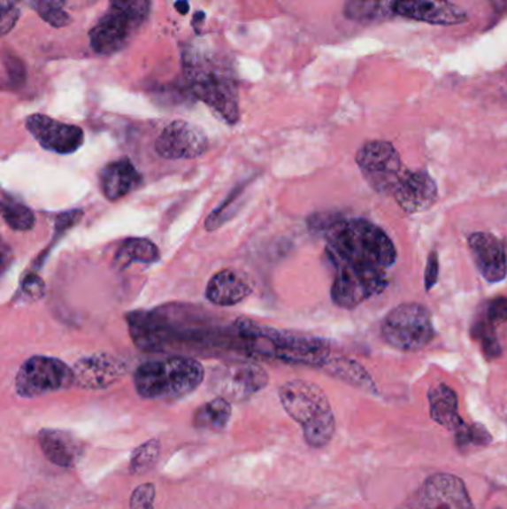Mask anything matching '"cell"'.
I'll use <instances>...</instances> for the list:
<instances>
[{"label":"cell","instance_id":"obj_24","mask_svg":"<svg viewBox=\"0 0 507 509\" xmlns=\"http://www.w3.org/2000/svg\"><path fill=\"white\" fill-rule=\"evenodd\" d=\"M161 253L157 244L148 239H128L118 249L113 266L124 270L133 264H155L159 261Z\"/></svg>","mask_w":507,"mask_h":509},{"label":"cell","instance_id":"obj_26","mask_svg":"<svg viewBox=\"0 0 507 509\" xmlns=\"http://www.w3.org/2000/svg\"><path fill=\"white\" fill-rule=\"evenodd\" d=\"M396 0H347L344 14L353 21H377L395 14Z\"/></svg>","mask_w":507,"mask_h":509},{"label":"cell","instance_id":"obj_14","mask_svg":"<svg viewBox=\"0 0 507 509\" xmlns=\"http://www.w3.org/2000/svg\"><path fill=\"white\" fill-rule=\"evenodd\" d=\"M26 128L43 150L52 154H73L84 145L85 135L81 127L57 121L42 113L27 117Z\"/></svg>","mask_w":507,"mask_h":509},{"label":"cell","instance_id":"obj_8","mask_svg":"<svg viewBox=\"0 0 507 509\" xmlns=\"http://www.w3.org/2000/svg\"><path fill=\"white\" fill-rule=\"evenodd\" d=\"M75 386L73 368L50 356H32L19 366L15 392L21 397H38Z\"/></svg>","mask_w":507,"mask_h":509},{"label":"cell","instance_id":"obj_4","mask_svg":"<svg viewBox=\"0 0 507 509\" xmlns=\"http://www.w3.org/2000/svg\"><path fill=\"white\" fill-rule=\"evenodd\" d=\"M203 380V365L183 356L144 362L134 373L135 390L143 399L152 401L181 399L196 390Z\"/></svg>","mask_w":507,"mask_h":509},{"label":"cell","instance_id":"obj_6","mask_svg":"<svg viewBox=\"0 0 507 509\" xmlns=\"http://www.w3.org/2000/svg\"><path fill=\"white\" fill-rule=\"evenodd\" d=\"M106 14L89 30V43L100 56L122 51L148 21L152 0H109Z\"/></svg>","mask_w":507,"mask_h":509},{"label":"cell","instance_id":"obj_30","mask_svg":"<svg viewBox=\"0 0 507 509\" xmlns=\"http://www.w3.org/2000/svg\"><path fill=\"white\" fill-rule=\"evenodd\" d=\"M457 444L461 445H488L491 443V435L484 426L465 425L463 423L460 429L456 430Z\"/></svg>","mask_w":507,"mask_h":509},{"label":"cell","instance_id":"obj_36","mask_svg":"<svg viewBox=\"0 0 507 509\" xmlns=\"http://www.w3.org/2000/svg\"><path fill=\"white\" fill-rule=\"evenodd\" d=\"M439 277V255L438 252H430L427 259V266H426V273H424V283H426V290L432 289L433 286L436 285Z\"/></svg>","mask_w":507,"mask_h":509},{"label":"cell","instance_id":"obj_9","mask_svg":"<svg viewBox=\"0 0 507 509\" xmlns=\"http://www.w3.org/2000/svg\"><path fill=\"white\" fill-rule=\"evenodd\" d=\"M360 172L373 191L393 194L405 176L401 155L397 154L390 142L373 141L365 143L356 155Z\"/></svg>","mask_w":507,"mask_h":509},{"label":"cell","instance_id":"obj_3","mask_svg":"<svg viewBox=\"0 0 507 509\" xmlns=\"http://www.w3.org/2000/svg\"><path fill=\"white\" fill-rule=\"evenodd\" d=\"M237 335L253 355L279 359L286 364L323 366L329 359L331 344L325 338L301 332L279 331L249 319L234 323Z\"/></svg>","mask_w":507,"mask_h":509},{"label":"cell","instance_id":"obj_21","mask_svg":"<svg viewBox=\"0 0 507 509\" xmlns=\"http://www.w3.org/2000/svg\"><path fill=\"white\" fill-rule=\"evenodd\" d=\"M38 441L45 458L57 467H75L82 456V444L78 438L65 430H41Z\"/></svg>","mask_w":507,"mask_h":509},{"label":"cell","instance_id":"obj_23","mask_svg":"<svg viewBox=\"0 0 507 509\" xmlns=\"http://www.w3.org/2000/svg\"><path fill=\"white\" fill-rule=\"evenodd\" d=\"M321 368L332 377L351 384L354 388L362 389L365 392L373 393V395L378 393L377 386L368 374V371L356 360L347 359V358H329Z\"/></svg>","mask_w":507,"mask_h":509},{"label":"cell","instance_id":"obj_19","mask_svg":"<svg viewBox=\"0 0 507 509\" xmlns=\"http://www.w3.org/2000/svg\"><path fill=\"white\" fill-rule=\"evenodd\" d=\"M253 292V283L249 276L238 270H227L216 273L210 279L205 297L210 303L220 307H229V305H237L242 303L247 297H250Z\"/></svg>","mask_w":507,"mask_h":509},{"label":"cell","instance_id":"obj_12","mask_svg":"<svg viewBox=\"0 0 507 509\" xmlns=\"http://www.w3.org/2000/svg\"><path fill=\"white\" fill-rule=\"evenodd\" d=\"M397 509H475L465 482L451 474H436Z\"/></svg>","mask_w":507,"mask_h":509},{"label":"cell","instance_id":"obj_39","mask_svg":"<svg viewBox=\"0 0 507 509\" xmlns=\"http://www.w3.org/2000/svg\"><path fill=\"white\" fill-rule=\"evenodd\" d=\"M491 2H493V6L497 12L507 14V0H491Z\"/></svg>","mask_w":507,"mask_h":509},{"label":"cell","instance_id":"obj_2","mask_svg":"<svg viewBox=\"0 0 507 509\" xmlns=\"http://www.w3.org/2000/svg\"><path fill=\"white\" fill-rule=\"evenodd\" d=\"M183 73L191 91L229 126L240 121L237 82L228 66L207 52L189 47L183 52Z\"/></svg>","mask_w":507,"mask_h":509},{"label":"cell","instance_id":"obj_18","mask_svg":"<svg viewBox=\"0 0 507 509\" xmlns=\"http://www.w3.org/2000/svg\"><path fill=\"white\" fill-rule=\"evenodd\" d=\"M393 196L406 213H419L434 204L438 187L426 172H406Z\"/></svg>","mask_w":507,"mask_h":509},{"label":"cell","instance_id":"obj_1","mask_svg":"<svg viewBox=\"0 0 507 509\" xmlns=\"http://www.w3.org/2000/svg\"><path fill=\"white\" fill-rule=\"evenodd\" d=\"M325 234L326 255L336 268L345 266L388 268L397 258L395 244L380 227L366 220H311Z\"/></svg>","mask_w":507,"mask_h":509},{"label":"cell","instance_id":"obj_11","mask_svg":"<svg viewBox=\"0 0 507 509\" xmlns=\"http://www.w3.org/2000/svg\"><path fill=\"white\" fill-rule=\"evenodd\" d=\"M268 374L253 362H231L214 369L210 386L218 397L229 402L246 401L268 384Z\"/></svg>","mask_w":507,"mask_h":509},{"label":"cell","instance_id":"obj_17","mask_svg":"<svg viewBox=\"0 0 507 509\" xmlns=\"http://www.w3.org/2000/svg\"><path fill=\"white\" fill-rule=\"evenodd\" d=\"M469 248L480 274L491 281H502L507 274V258L502 242L489 233L470 234Z\"/></svg>","mask_w":507,"mask_h":509},{"label":"cell","instance_id":"obj_20","mask_svg":"<svg viewBox=\"0 0 507 509\" xmlns=\"http://www.w3.org/2000/svg\"><path fill=\"white\" fill-rule=\"evenodd\" d=\"M143 178L130 158L106 164L100 174V189L109 201H118L142 187Z\"/></svg>","mask_w":507,"mask_h":509},{"label":"cell","instance_id":"obj_22","mask_svg":"<svg viewBox=\"0 0 507 509\" xmlns=\"http://www.w3.org/2000/svg\"><path fill=\"white\" fill-rule=\"evenodd\" d=\"M430 416L438 425L449 430L460 429L465 421L458 414V399L454 390L447 384L433 386L428 392Z\"/></svg>","mask_w":507,"mask_h":509},{"label":"cell","instance_id":"obj_25","mask_svg":"<svg viewBox=\"0 0 507 509\" xmlns=\"http://www.w3.org/2000/svg\"><path fill=\"white\" fill-rule=\"evenodd\" d=\"M231 414H233L231 402L225 397H214L213 401L207 402L196 410L194 426L196 429L222 432L227 429Z\"/></svg>","mask_w":507,"mask_h":509},{"label":"cell","instance_id":"obj_13","mask_svg":"<svg viewBox=\"0 0 507 509\" xmlns=\"http://www.w3.org/2000/svg\"><path fill=\"white\" fill-rule=\"evenodd\" d=\"M209 150V137L201 127L192 122L173 121L155 142V150L161 158L192 159Z\"/></svg>","mask_w":507,"mask_h":509},{"label":"cell","instance_id":"obj_16","mask_svg":"<svg viewBox=\"0 0 507 509\" xmlns=\"http://www.w3.org/2000/svg\"><path fill=\"white\" fill-rule=\"evenodd\" d=\"M395 14L436 26H456L467 19L465 11L451 0H396Z\"/></svg>","mask_w":507,"mask_h":509},{"label":"cell","instance_id":"obj_31","mask_svg":"<svg viewBox=\"0 0 507 509\" xmlns=\"http://www.w3.org/2000/svg\"><path fill=\"white\" fill-rule=\"evenodd\" d=\"M4 69H5L6 82L10 84L11 89H19L26 82L27 71L23 60L12 54L4 56Z\"/></svg>","mask_w":507,"mask_h":509},{"label":"cell","instance_id":"obj_28","mask_svg":"<svg viewBox=\"0 0 507 509\" xmlns=\"http://www.w3.org/2000/svg\"><path fill=\"white\" fill-rule=\"evenodd\" d=\"M159 454H161V444L158 439H150L139 449H135L130 462V471L134 475H140L144 472L150 471L158 462Z\"/></svg>","mask_w":507,"mask_h":509},{"label":"cell","instance_id":"obj_10","mask_svg":"<svg viewBox=\"0 0 507 509\" xmlns=\"http://www.w3.org/2000/svg\"><path fill=\"white\" fill-rule=\"evenodd\" d=\"M387 286V274L380 266H345L336 268L332 301L341 309H354Z\"/></svg>","mask_w":507,"mask_h":509},{"label":"cell","instance_id":"obj_5","mask_svg":"<svg viewBox=\"0 0 507 509\" xmlns=\"http://www.w3.org/2000/svg\"><path fill=\"white\" fill-rule=\"evenodd\" d=\"M279 397L288 416L303 426L308 444L320 449L331 443L335 417L329 399L317 384L292 380L279 389Z\"/></svg>","mask_w":507,"mask_h":509},{"label":"cell","instance_id":"obj_32","mask_svg":"<svg viewBox=\"0 0 507 509\" xmlns=\"http://www.w3.org/2000/svg\"><path fill=\"white\" fill-rule=\"evenodd\" d=\"M155 495H157V490H155L154 484L150 482L142 484L131 495L130 508L154 509Z\"/></svg>","mask_w":507,"mask_h":509},{"label":"cell","instance_id":"obj_27","mask_svg":"<svg viewBox=\"0 0 507 509\" xmlns=\"http://www.w3.org/2000/svg\"><path fill=\"white\" fill-rule=\"evenodd\" d=\"M2 216L6 224L15 231H30L36 224L32 209H28L21 201L15 200L8 194L2 197Z\"/></svg>","mask_w":507,"mask_h":509},{"label":"cell","instance_id":"obj_37","mask_svg":"<svg viewBox=\"0 0 507 509\" xmlns=\"http://www.w3.org/2000/svg\"><path fill=\"white\" fill-rule=\"evenodd\" d=\"M19 15H21V11L17 6L2 11V19H0L2 36H6L15 27V24L19 23Z\"/></svg>","mask_w":507,"mask_h":509},{"label":"cell","instance_id":"obj_35","mask_svg":"<svg viewBox=\"0 0 507 509\" xmlns=\"http://www.w3.org/2000/svg\"><path fill=\"white\" fill-rule=\"evenodd\" d=\"M82 216H84L82 211H69L61 213L56 220V237L65 233V229L73 228Z\"/></svg>","mask_w":507,"mask_h":509},{"label":"cell","instance_id":"obj_38","mask_svg":"<svg viewBox=\"0 0 507 509\" xmlns=\"http://www.w3.org/2000/svg\"><path fill=\"white\" fill-rule=\"evenodd\" d=\"M174 8H176L177 12L187 15L189 12V2L188 0H177L176 4H174Z\"/></svg>","mask_w":507,"mask_h":509},{"label":"cell","instance_id":"obj_15","mask_svg":"<svg viewBox=\"0 0 507 509\" xmlns=\"http://www.w3.org/2000/svg\"><path fill=\"white\" fill-rule=\"evenodd\" d=\"M126 362L107 353L81 358L73 366L76 388L85 390H102L117 383L127 374Z\"/></svg>","mask_w":507,"mask_h":509},{"label":"cell","instance_id":"obj_34","mask_svg":"<svg viewBox=\"0 0 507 509\" xmlns=\"http://www.w3.org/2000/svg\"><path fill=\"white\" fill-rule=\"evenodd\" d=\"M482 319L495 328L498 327V323L507 322V298L498 297V298L491 299L488 305L485 307L484 318Z\"/></svg>","mask_w":507,"mask_h":509},{"label":"cell","instance_id":"obj_40","mask_svg":"<svg viewBox=\"0 0 507 509\" xmlns=\"http://www.w3.org/2000/svg\"><path fill=\"white\" fill-rule=\"evenodd\" d=\"M21 0H0V11L8 10L17 5Z\"/></svg>","mask_w":507,"mask_h":509},{"label":"cell","instance_id":"obj_33","mask_svg":"<svg viewBox=\"0 0 507 509\" xmlns=\"http://www.w3.org/2000/svg\"><path fill=\"white\" fill-rule=\"evenodd\" d=\"M43 294H45V285L41 281V277L36 276V274H28L21 281L17 298L21 297L27 301H35V299L42 298Z\"/></svg>","mask_w":507,"mask_h":509},{"label":"cell","instance_id":"obj_7","mask_svg":"<svg viewBox=\"0 0 507 509\" xmlns=\"http://www.w3.org/2000/svg\"><path fill=\"white\" fill-rule=\"evenodd\" d=\"M381 334L395 349L421 351L434 338L432 314L421 304H401L387 314L382 322Z\"/></svg>","mask_w":507,"mask_h":509},{"label":"cell","instance_id":"obj_29","mask_svg":"<svg viewBox=\"0 0 507 509\" xmlns=\"http://www.w3.org/2000/svg\"><path fill=\"white\" fill-rule=\"evenodd\" d=\"M33 6H35L39 17L52 27H65L72 21L70 15L61 5L60 0H36V4Z\"/></svg>","mask_w":507,"mask_h":509}]
</instances>
